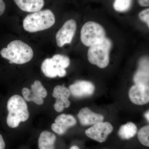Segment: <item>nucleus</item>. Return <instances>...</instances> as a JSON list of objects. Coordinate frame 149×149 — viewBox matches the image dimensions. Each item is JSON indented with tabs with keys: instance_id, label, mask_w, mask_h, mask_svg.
<instances>
[{
	"instance_id": "obj_17",
	"label": "nucleus",
	"mask_w": 149,
	"mask_h": 149,
	"mask_svg": "<svg viewBox=\"0 0 149 149\" xmlns=\"http://www.w3.org/2000/svg\"><path fill=\"white\" fill-rule=\"evenodd\" d=\"M136 125L132 122H128L121 125L118 131V135L123 139H129L133 138L137 133Z\"/></svg>"
},
{
	"instance_id": "obj_24",
	"label": "nucleus",
	"mask_w": 149,
	"mask_h": 149,
	"mask_svg": "<svg viewBox=\"0 0 149 149\" xmlns=\"http://www.w3.org/2000/svg\"><path fill=\"white\" fill-rule=\"evenodd\" d=\"M6 9L5 3L3 0H0V16L4 13Z\"/></svg>"
},
{
	"instance_id": "obj_10",
	"label": "nucleus",
	"mask_w": 149,
	"mask_h": 149,
	"mask_svg": "<svg viewBox=\"0 0 149 149\" xmlns=\"http://www.w3.org/2000/svg\"><path fill=\"white\" fill-rule=\"evenodd\" d=\"M69 90L75 97L83 98L92 95L95 92V87L91 82L80 80L70 85Z\"/></svg>"
},
{
	"instance_id": "obj_7",
	"label": "nucleus",
	"mask_w": 149,
	"mask_h": 149,
	"mask_svg": "<svg viewBox=\"0 0 149 149\" xmlns=\"http://www.w3.org/2000/svg\"><path fill=\"white\" fill-rule=\"evenodd\" d=\"M76 29L77 23L74 19H69L65 22L56 35L57 45L61 47L65 44H70L74 37Z\"/></svg>"
},
{
	"instance_id": "obj_13",
	"label": "nucleus",
	"mask_w": 149,
	"mask_h": 149,
	"mask_svg": "<svg viewBox=\"0 0 149 149\" xmlns=\"http://www.w3.org/2000/svg\"><path fill=\"white\" fill-rule=\"evenodd\" d=\"M149 61L148 59H143L139 63V69L134 77L135 84L149 87Z\"/></svg>"
},
{
	"instance_id": "obj_18",
	"label": "nucleus",
	"mask_w": 149,
	"mask_h": 149,
	"mask_svg": "<svg viewBox=\"0 0 149 149\" xmlns=\"http://www.w3.org/2000/svg\"><path fill=\"white\" fill-rule=\"evenodd\" d=\"M22 95L25 100L27 102H33L38 105L42 104L44 100L41 97L35 95L28 88H24L22 91Z\"/></svg>"
},
{
	"instance_id": "obj_28",
	"label": "nucleus",
	"mask_w": 149,
	"mask_h": 149,
	"mask_svg": "<svg viewBox=\"0 0 149 149\" xmlns=\"http://www.w3.org/2000/svg\"><path fill=\"white\" fill-rule=\"evenodd\" d=\"M70 149H80L79 148H78L77 146H72V147H71V148H70Z\"/></svg>"
},
{
	"instance_id": "obj_26",
	"label": "nucleus",
	"mask_w": 149,
	"mask_h": 149,
	"mask_svg": "<svg viewBox=\"0 0 149 149\" xmlns=\"http://www.w3.org/2000/svg\"><path fill=\"white\" fill-rule=\"evenodd\" d=\"M6 147V144L3 136L0 134V149H5Z\"/></svg>"
},
{
	"instance_id": "obj_22",
	"label": "nucleus",
	"mask_w": 149,
	"mask_h": 149,
	"mask_svg": "<svg viewBox=\"0 0 149 149\" xmlns=\"http://www.w3.org/2000/svg\"><path fill=\"white\" fill-rule=\"evenodd\" d=\"M58 65L65 69L69 66L70 60L68 57L61 54H56L52 58Z\"/></svg>"
},
{
	"instance_id": "obj_1",
	"label": "nucleus",
	"mask_w": 149,
	"mask_h": 149,
	"mask_svg": "<svg viewBox=\"0 0 149 149\" xmlns=\"http://www.w3.org/2000/svg\"><path fill=\"white\" fill-rule=\"evenodd\" d=\"M0 54L10 63L23 64L32 60L34 52L32 48L21 40L12 41L6 48H3Z\"/></svg>"
},
{
	"instance_id": "obj_2",
	"label": "nucleus",
	"mask_w": 149,
	"mask_h": 149,
	"mask_svg": "<svg viewBox=\"0 0 149 149\" xmlns=\"http://www.w3.org/2000/svg\"><path fill=\"white\" fill-rule=\"evenodd\" d=\"M8 115L7 124L11 128L18 127L21 122H25L29 116L27 105L21 96L14 95L9 99L7 104Z\"/></svg>"
},
{
	"instance_id": "obj_21",
	"label": "nucleus",
	"mask_w": 149,
	"mask_h": 149,
	"mask_svg": "<svg viewBox=\"0 0 149 149\" xmlns=\"http://www.w3.org/2000/svg\"><path fill=\"white\" fill-rule=\"evenodd\" d=\"M149 126H144L138 133V138L141 143L146 146H149Z\"/></svg>"
},
{
	"instance_id": "obj_5",
	"label": "nucleus",
	"mask_w": 149,
	"mask_h": 149,
	"mask_svg": "<svg viewBox=\"0 0 149 149\" xmlns=\"http://www.w3.org/2000/svg\"><path fill=\"white\" fill-rule=\"evenodd\" d=\"M106 38L103 27L95 22L89 21L83 25L80 32V39L83 45L91 47L100 42Z\"/></svg>"
},
{
	"instance_id": "obj_6",
	"label": "nucleus",
	"mask_w": 149,
	"mask_h": 149,
	"mask_svg": "<svg viewBox=\"0 0 149 149\" xmlns=\"http://www.w3.org/2000/svg\"><path fill=\"white\" fill-rule=\"evenodd\" d=\"M113 127L107 122H100L93 125L85 130V134L89 138L102 143L106 140L108 136L112 132Z\"/></svg>"
},
{
	"instance_id": "obj_27",
	"label": "nucleus",
	"mask_w": 149,
	"mask_h": 149,
	"mask_svg": "<svg viewBox=\"0 0 149 149\" xmlns=\"http://www.w3.org/2000/svg\"><path fill=\"white\" fill-rule=\"evenodd\" d=\"M149 110L148 111L146 112V114H145V117H146V118L147 120L149 121Z\"/></svg>"
},
{
	"instance_id": "obj_19",
	"label": "nucleus",
	"mask_w": 149,
	"mask_h": 149,
	"mask_svg": "<svg viewBox=\"0 0 149 149\" xmlns=\"http://www.w3.org/2000/svg\"><path fill=\"white\" fill-rule=\"evenodd\" d=\"M31 92L35 95L45 98L47 95V92L45 88L39 80H36L31 85Z\"/></svg>"
},
{
	"instance_id": "obj_8",
	"label": "nucleus",
	"mask_w": 149,
	"mask_h": 149,
	"mask_svg": "<svg viewBox=\"0 0 149 149\" xmlns=\"http://www.w3.org/2000/svg\"><path fill=\"white\" fill-rule=\"evenodd\" d=\"M128 95L133 104L138 105L146 104L149 102V87L135 84L130 88Z\"/></svg>"
},
{
	"instance_id": "obj_11",
	"label": "nucleus",
	"mask_w": 149,
	"mask_h": 149,
	"mask_svg": "<svg viewBox=\"0 0 149 149\" xmlns=\"http://www.w3.org/2000/svg\"><path fill=\"white\" fill-rule=\"evenodd\" d=\"M41 70L46 77L49 78H55L57 76L63 77L66 74L65 69L58 65L52 58H46L44 61Z\"/></svg>"
},
{
	"instance_id": "obj_16",
	"label": "nucleus",
	"mask_w": 149,
	"mask_h": 149,
	"mask_svg": "<svg viewBox=\"0 0 149 149\" xmlns=\"http://www.w3.org/2000/svg\"><path fill=\"white\" fill-rule=\"evenodd\" d=\"M56 141L55 135L45 130L40 134L38 140V146L40 149H55Z\"/></svg>"
},
{
	"instance_id": "obj_14",
	"label": "nucleus",
	"mask_w": 149,
	"mask_h": 149,
	"mask_svg": "<svg viewBox=\"0 0 149 149\" xmlns=\"http://www.w3.org/2000/svg\"><path fill=\"white\" fill-rule=\"evenodd\" d=\"M19 8L28 13L36 12L42 9L45 6L44 0H13Z\"/></svg>"
},
{
	"instance_id": "obj_4",
	"label": "nucleus",
	"mask_w": 149,
	"mask_h": 149,
	"mask_svg": "<svg viewBox=\"0 0 149 149\" xmlns=\"http://www.w3.org/2000/svg\"><path fill=\"white\" fill-rule=\"evenodd\" d=\"M111 46V41L106 37L100 42L91 46L88 52V61L100 68H105L109 63Z\"/></svg>"
},
{
	"instance_id": "obj_15",
	"label": "nucleus",
	"mask_w": 149,
	"mask_h": 149,
	"mask_svg": "<svg viewBox=\"0 0 149 149\" xmlns=\"http://www.w3.org/2000/svg\"><path fill=\"white\" fill-rule=\"evenodd\" d=\"M69 89L61 85H57L54 88L52 96L56 99V102L63 104L65 108L69 107L70 102L68 100L70 95Z\"/></svg>"
},
{
	"instance_id": "obj_23",
	"label": "nucleus",
	"mask_w": 149,
	"mask_h": 149,
	"mask_svg": "<svg viewBox=\"0 0 149 149\" xmlns=\"http://www.w3.org/2000/svg\"><path fill=\"white\" fill-rule=\"evenodd\" d=\"M139 17L142 21L146 23L149 27V9L147 8L141 11L139 14Z\"/></svg>"
},
{
	"instance_id": "obj_20",
	"label": "nucleus",
	"mask_w": 149,
	"mask_h": 149,
	"mask_svg": "<svg viewBox=\"0 0 149 149\" xmlns=\"http://www.w3.org/2000/svg\"><path fill=\"white\" fill-rule=\"evenodd\" d=\"M132 3V0H115L113 8L116 11L124 12L130 8Z\"/></svg>"
},
{
	"instance_id": "obj_3",
	"label": "nucleus",
	"mask_w": 149,
	"mask_h": 149,
	"mask_svg": "<svg viewBox=\"0 0 149 149\" xmlns=\"http://www.w3.org/2000/svg\"><path fill=\"white\" fill-rule=\"evenodd\" d=\"M55 22V17L49 9L32 13L26 16L23 22L24 30L29 32L43 31L52 27Z\"/></svg>"
},
{
	"instance_id": "obj_9",
	"label": "nucleus",
	"mask_w": 149,
	"mask_h": 149,
	"mask_svg": "<svg viewBox=\"0 0 149 149\" xmlns=\"http://www.w3.org/2000/svg\"><path fill=\"white\" fill-rule=\"evenodd\" d=\"M75 118L70 114H62L57 117L54 123L52 124V130L58 135H63L68 128L73 127L76 124Z\"/></svg>"
},
{
	"instance_id": "obj_12",
	"label": "nucleus",
	"mask_w": 149,
	"mask_h": 149,
	"mask_svg": "<svg viewBox=\"0 0 149 149\" xmlns=\"http://www.w3.org/2000/svg\"><path fill=\"white\" fill-rule=\"evenodd\" d=\"M77 117L81 125L84 126L93 125L104 120L102 115L92 111L88 108H83L79 112Z\"/></svg>"
},
{
	"instance_id": "obj_25",
	"label": "nucleus",
	"mask_w": 149,
	"mask_h": 149,
	"mask_svg": "<svg viewBox=\"0 0 149 149\" xmlns=\"http://www.w3.org/2000/svg\"><path fill=\"white\" fill-rule=\"evenodd\" d=\"M139 5L142 7H148L149 6V0H138Z\"/></svg>"
}]
</instances>
